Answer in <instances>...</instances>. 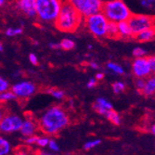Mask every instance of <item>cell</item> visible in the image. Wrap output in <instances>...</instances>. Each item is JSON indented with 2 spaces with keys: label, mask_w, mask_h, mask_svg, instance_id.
I'll use <instances>...</instances> for the list:
<instances>
[{
  "label": "cell",
  "mask_w": 155,
  "mask_h": 155,
  "mask_svg": "<svg viewBox=\"0 0 155 155\" xmlns=\"http://www.w3.org/2000/svg\"><path fill=\"white\" fill-rule=\"evenodd\" d=\"M7 114L6 108H5L3 105L0 104V122L2 121V119H3V117L5 116V114Z\"/></svg>",
  "instance_id": "74e56055"
},
{
  "label": "cell",
  "mask_w": 155,
  "mask_h": 155,
  "mask_svg": "<svg viewBox=\"0 0 155 155\" xmlns=\"http://www.w3.org/2000/svg\"><path fill=\"white\" fill-rule=\"evenodd\" d=\"M87 30L97 38L107 37V29L109 21L102 13H97L84 20Z\"/></svg>",
  "instance_id": "8992f818"
},
{
  "label": "cell",
  "mask_w": 155,
  "mask_h": 155,
  "mask_svg": "<svg viewBox=\"0 0 155 155\" xmlns=\"http://www.w3.org/2000/svg\"><path fill=\"white\" fill-rule=\"evenodd\" d=\"M29 61L33 64V65H37L39 63V61H38V58L37 56L34 53H31L29 54Z\"/></svg>",
  "instance_id": "d590c367"
},
{
  "label": "cell",
  "mask_w": 155,
  "mask_h": 155,
  "mask_svg": "<svg viewBox=\"0 0 155 155\" xmlns=\"http://www.w3.org/2000/svg\"><path fill=\"white\" fill-rule=\"evenodd\" d=\"M48 149H49L53 153H57V152H59L60 150H61L59 143L57 142V140L54 139V138H50V139H49V142H48Z\"/></svg>",
  "instance_id": "f546056e"
},
{
  "label": "cell",
  "mask_w": 155,
  "mask_h": 155,
  "mask_svg": "<svg viewBox=\"0 0 155 155\" xmlns=\"http://www.w3.org/2000/svg\"><path fill=\"white\" fill-rule=\"evenodd\" d=\"M83 18L70 1H62V6L54 24L58 30L64 33H74L81 26Z\"/></svg>",
  "instance_id": "7a4b0ae2"
},
{
  "label": "cell",
  "mask_w": 155,
  "mask_h": 155,
  "mask_svg": "<svg viewBox=\"0 0 155 155\" xmlns=\"http://www.w3.org/2000/svg\"><path fill=\"white\" fill-rule=\"evenodd\" d=\"M106 67H107L108 70H110V72L114 73V74H116L122 75V74H124V68H123L120 64H118V63H116V62L110 61V62H108V63L106 64Z\"/></svg>",
  "instance_id": "d6986e66"
},
{
  "label": "cell",
  "mask_w": 155,
  "mask_h": 155,
  "mask_svg": "<svg viewBox=\"0 0 155 155\" xmlns=\"http://www.w3.org/2000/svg\"><path fill=\"white\" fill-rule=\"evenodd\" d=\"M47 93L48 95H50L51 97H53L54 98H56V100L58 101H61L63 100V97H65V93L61 90V89H58V88H48L47 90Z\"/></svg>",
  "instance_id": "7402d4cb"
},
{
  "label": "cell",
  "mask_w": 155,
  "mask_h": 155,
  "mask_svg": "<svg viewBox=\"0 0 155 155\" xmlns=\"http://www.w3.org/2000/svg\"><path fill=\"white\" fill-rule=\"evenodd\" d=\"M150 70H151V73L153 74V75H155V55L150 56V57H147Z\"/></svg>",
  "instance_id": "e575fe53"
},
{
  "label": "cell",
  "mask_w": 155,
  "mask_h": 155,
  "mask_svg": "<svg viewBox=\"0 0 155 155\" xmlns=\"http://www.w3.org/2000/svg\"><path fill=\"white\" fill-rule=\"evenodd\" d=\"M132 55L135 57V59H138V58H144L146 57V55H147V51L142 48H140V47H137L133 49L132 51Z\"/></svg>",
  "instance_id": "f1b7e54d"
},
{
  "label": "cell",
  "mask_w": 155,
  "mask_h": 155,
  "mask_svg": "<svg viewBox=\"0 0 155 155\" xmlns=\"http://www.w3.org/2000/svg\"><path fill=\"white\" fill-rule=\"evenodd\" d=\"M111 87L114 94H120L125 89V84L122 81H116L111 84Z\"/></svg>",
  "instance_id": "484cf974"
},
{
  "label": "cell",
  "mask_w": 155,
  "mask_h": 155,
  "mask_svg": "<svg viewBox=\"0 0 155 155\" xmlns=\"http://www.w3.org/2000/svg\"><path fill=\"white\" fill-rule=\"evenodd\" d=\"M14 155H38V150L26 145L19 146L13 151Z\"/></svg>",
  "instance_id": "e0dca14e"
},
{
  "label": "cell",
  "mask_w": 155,
  "mask_h": 155,
  "mask_svg": "<svg viewBox=\"0 0 155 155\" xmlns=\"http://www.w3.org/2000/svg\"><path fill=\"white\" fill-rule=\"evenodd\" d=\"M96 103L97 105H100L101 107H102L103 109L107 110H112V104L111 102H110L107 98L105 97H97V101H96Z\"/></svg>",
  "instance_id": "d4e9b609"
},
{
  "label": "cell",
  "mask_w": 155,
  "mask_h": 155,
  "mask_svg": "<svg viewBox=\"0 0 155 155\" xmlns=\"http://www.w3.org/2000/svg\"><path fill=\"white\" fill-rule=\"evenodd\" d=\"M96 86H97V80H96L95 78L90 79V80L87 82V88H93V87H95Z\"/></svg>",
  "instance_id": "8d00e7d4"
},
{
  "label": "cell",
  "mask_w": 155,
  "mask_h": 155,
  "mask_svg": "<svg viewBox=\"0 0 155 155\" xmlns=\"http://www.w3.org/2000/svg\"><path fill=\"white\" fill-rule=\"evenodd\" d=\"M93 110H94L96 112H97L98 114H101V115H104V116H105V114H106V112L108 111L107 110L103 109V108H102V107H101L100 105H97L96 102L93 104Z\"/></svg>",
  "instance_id": "836d02e7"
},
{
  "label": "cell",
  "mask_w": 155,
  "mask_h": 155,
  "mask_svg": "<svg viewBox=\"0 0 155 155\" xmlns=\"http://www.w3.org/2000/svg\"><path fill=\"white\" fill-rule=\"evenodd\" d=\"M22 118L15 114H7L0 122V133L1 134H11L19 132L22 124Z\"/></svg>",
  "instance_id": "ba28073f"
},
{
  "label": "cell",
  "mask_w": 155,
  "mask_h": 155,
  "mask_svg": "<svg viewBox=\"0 0 155 155\" xmlns=\"http://www.w3.org/2000/svg\"><path fill=\"white\" fill-rule=\"evenodd\" d=\"M39 130L46 136H53L61 132L70 124L66 110L61 105H53L44 110L37 118Z\"/></svg>",
  "instance_id": "6da1fadb"
},
{
  "label": "cell",
  "mask_w": 155,
  "mask_h": 155,
  "mask_svg": "<svg viewBox=\"0 0 155 155\" xmlns=\"http://www.w3.org/2000/svg\"><path fill=\"white\" fill-rule=\"evenodd\" d=\"M37 138H38V136H37V135H35V136H32V137H25V138H23L24 145L29 146V147H32V146L36 145Z\"/></svg>",
  "instance_id": "1f68e13d"
},
{
  "label": "cell",
  "mask_w": 155,
  "mask_h": 155,
  "mask_svg": "<svg viewBox=\"0 0 155 155\" xmlns=\"http://www.w3.org/2000/svg\"><path fill=\"white\" fill-rule=\"evenodd\" d=\"M22 32H23V30H22L21 27H16V28L9 27L5 31V35L8 37H14V36L21 35Z\"/></svg>",
  "instance_id": "cb8c5ba5"
},
{
  "label": "cell",
  "mask_w": 155,
  "mask_h": 155,
  "mask_svg": "<svg viewBox=\"0 0 155 155\" xmlns=\"http://www.w3.org/2000/svg\"><path fill=\"white\" fill-rule=\"evenodd\" d=\"M3 49H4V48H3V45H2L1 42H0V52L3 51Z\"/></svg>",
  "instance_id": "f6af8a7d"
},
{
  "label": "cell",
  "mask_w": 155,
  "mask_h": 155,
  "mask_svg": "<svg viewBox=\"0 0 155 155\" xmlns=\"http://www.w3.org/2000/svg\"><path fill=\"white\" fill-rule=\"evenodd\" d=\"M107 36L110 38H115L118 37V28L117 23L114 22H109L108 24V29H107Z\"/></svg>",
  "instance_id": "603a6c76"
},
{
  "label": "cell",
  "mask_w": 155,
  "mask_h": 155,
  "mask_svg": "<svg viewBox=\"0 0 155 155\" xmlns=\"http://www.w3.org/2000/svg\"><path fill=\"white\" fill-rule=\"evenodd\" d=\"M15 100H16V97L12 93L11 90H8L3 93H0V104L1 105L7 102L12 101H15Z\"/></svg>",
  "instance_id": "ffe728a7"
},
{
  "label": "cell",
  "mask_w": 155,
  "mask_h": 155,
  "mask_svg": "<svg viewBox=\"0 0 155 155\" xmlns=\"http://www.w3.org/2000/svg\"><path fill=\"white\" fill-rule=\"evenodd\" d=\"M13 151L12 145L8 140L0 135V155H10Z\"/></svg>",
  "instance_id": "2e32d148"
},
{
  "label": "cell",
  "mask_w": 155,
  "mask_h": 155,
  "mask_svg": "<svg viewBox=\"0 0 155 155\" xmlns=\"http://www.w3.org/2000/svg\"><path fill=\"white\" fill-rule=\"evenodd\" d=\"M104 78V74L103 73H97V74H96V76H95V79L97 80V81H101V80H102Z\"/></svg>",
  "instance_id": "60d3db41"
},
{
  "label": "cell",
  "mask_w": 155,
  "mask_h": 155,
  "mask_svg": "<svg viewBox=\"0 0 155 155\" xmlns=\"http://www.w3.org/2000/svg\"><path fill=\"white\" fill-rule=\"evenodd\" d=\"M135 37L139 42H149V41L154 40L155 39V27L139 33Z\"/></svg>",
  "instance_id": "9a60e30c"
},
{
  "label": "cell",
  "mask_w": 155,
  "mask_h": 155,
  "mask_svg": "<svg viewBox=\"0 0 155 155\" xmlns=\"http://www.w3.org/2000/svg\"><path fill=\"white\" fill-rule=\"evenodd\" d=\"M61 6V0H35L36 18L44 22H55Z\"/></svg>",
  "instance_id": "277c9868"
},
{
  "label": "cell",
  "mask_w": 155,
  "mask_h": 155,
  "mask_svg": "<svg viewBox=\"0 0 155 155\" xmlns=\"http://www.w3.org/2000/svg\"><path fill=\"white\" fill-rule=\"evenodd\" d=\"M101 139L97 138V139H93V140H89V141L86 142L84 145V149L86 150H92L96 147H97L98 145H101Z\"/></svg>",
  "instance_id": "83f0119b"
},
{
  "label": "cell",
  "mask_w": 155,
  "mask_h": 155,
  "mask_svg": "<svg viewBox=\"0 0 155 155\" xmlns=\"http://www.w3.org/2000/svg\"><path fill=\"white\" fill-rule=\"evenodd\" d=\"M10 90L15 95L16 98H19V100H27V98L33 97L36 93L37 87L33 82L21 81L14 84L12 87H10Z\"/></svg>",
  "instance_id": "9c48e42d"
},
{
  "label": "cell",
  "mask_w": 155,
  "mask_h": 155,
  "mask_svg": "<svg viewBox=\"0 0 155 155\" xmlns=\"http://www.w3.org/2000/svg\"><path fill=\"white\" fill-rule=\"evenodd\" d=\"M5 3H6L5 0H0V8L3 7V6L5 5Z\"/></svg>",
  "instance_id": "ee69618b"
},
{
  "label": "cell",
  "mask_w": 155,
  "mask_h": 155,
  "mask_svg": "<svg viewBox=\"0 0 155 155\" xmlns=\"http://www.w3.org/2000/svg\"><path fill=\"white\" fill-rule=\"evenodd\" d=\"M38 130H39V125L37 123V120L35 119L34 117L27 116L23 118L22 124L21 126V129L19 132L25 138V137H29L32 136H35Z\"/></svg>",
  "instance_id": "8fae6325"
},
{
  "label": "cell",
  "mask_w": 155,
  "mask_h": 155,
  "mask_svg": "<svg viewBox=\"0 0 155 155\" xmlns=\"http://www.w3.org/2000/svg\"><path fill=\"white\" fill-rule=\"evenodd\" d=\"M150 130H151V133L155 136V124L151 126V128H150Z\"/></svg>",
  "instance_id": "7bdbcfd3"
},
{
  "label": "cell",
  "mask_w": 155,
  "mask_h": 155,
  "mask_svg": "<svg viewBox=\"0 0 155 155\" xmlns=\"http://www.w3.org/2000/svg\"><path fill=\"white\" fill-rule=\"evenodd\" d=\"M132 74L136 78L146 79L152 74L147 57L134 59L131 64Z\"/></svg>",
  "instance_id": "30bf717a"
},
{
  "label": "cell",
  "mask_w": 155,
  "mask_h": 155,
  "mask_svg": "<svg viewBox=\"0 0 155 155\" xmlns=\"http://www.w3.org/2000/svg\"><path fill=\"white\" fill-rule=\"evenodd\" d=\"M8 90H10L9 83L8 82V80H6L4 77L0 75V93H3Z\"/></svg>",
  "instance_id": "4dcf8cb0"
},
{
  "label": "cell",
  "mask_w": 155,
  "mask_h": 155,
  "mask_svg": "<svg viewBox=\"0 0 155 155\" xmlns=\"http://www.w3.org/2000/svg\"><path fill=\"white\" fill-rule=\"evenodd\" d=\"M118 28V36L124 37V38H129L134 36L131 31V28L127 21H123L117 23Z\"/></svg>",
  "instance_id": "5bb4252c"
},
{
  "label": "cell",
  "mask_w": 155,
  "mask_h": 155,
  "mask_svg": "<svg viewBox=\"0 0 155 155\" xmlns=\"http://www.w3.org/2000/svg\"><path fill=\"white\" fill-rule=\"evenodd\" d=\"M38 155H59V154L49 152V151H46V150H40V151H38Z\"/></svg>",
  "instance_id": "ab89813d"
},
{
  "label": "cell",
  "mask_w": 155,
  "mask_h": 155,
  "mask_svg": "<svg viewBox=\"0 0 155 155\" xmlns=\"http://www.w3.org/2000/svg\"><path fill=\"white\" fill-rule=\"evenodd\" d=\"M49 139H50V137H49L48 136H46V135L38 136L37 142H36V145H35V146H37V147H39V148H46V147H48V145Z\"/></svg>",
  "instance_id": "4316f807"
},
{
  "label": "cell",
  "mask_w": 155,
  "mask_h": 155,
  "mask_svg": "<svg viewBox=\"0 0 155 155\" xmlns=\"http://www.w3.org/2000/svg\"><path fill=\"white\" fill-rule=\"evenodd\" d=\"M101 13L109 22L119 23L128 21L132 16V11L125 2L122 0H110L103 3Z\"/></svg>",
  "instance_id": "3957f363"
},
{
  "label": "cell",
  "mask_w": 155,
  "mask_h": 155,
  "mask_svg": "<svg viewBox=\"0 0 155 155\" xmlns=\"http://www.w3.org/2000/svg\"><path fill=\"white\" fill-rule=\"evenodd\" d=\"M16 7L21 12L24 13L27 17H36L35 0H19V1L16 2Z\"/></svg>",
  "instance_id": "7c38bea8"
},
{
  "label": "cell",
  "mask_w": 155,
  "mask_h": 155,
  "mask_svg": "<svg viewBox=\"0 0 155 155\" xmlns=\"http://www.w3.org/2000/svg\"><path fill=\"white\" fill-rule=\"evenodd\" d=\"M89 66H90L92 69H94V70H97L98 68H100L98 64H97V62H95V61H91V62L89 63Z\"/></svg>",
  "instance_id": "b9f144b4"
},
{
  "label": "cell",
  "mask_w": 155,
  "mask_h": 155,
  "mask_svg": "<svg viewBox=\"0 0 155 155\" xmlns=\"http://www.w3.org/2000/svg\"><path fill=\"white\" fill-rule=\"evenodd\" d=\"M60 47L61 49L63 50H72L75 48V43H74V41L72 40V39H70V38H64L61 41V43H60Z\"/></svg>",
  "instance_id": "44dd1931"
},
{
  "label": "cell",
  "mask_w": 155,
  "mask_h": 155,
  "mask_svg": "<svg viewBox=\"0 0 155 155\" xmlns=\"http://www.w3.org/2000/svg\"><path fill=\"white\" fill-rule=\"evenodd\" d=\"M70 3L84 20L95 14L101 13L104 1H101V0H71Z\"/></svg>",
  "instance_id": "5b68a950"
},
{
  "label": "cell",
  "mask_w": 155,
  "mask_h": 155,
  "mask_svg": "<svg viewBox=\"0 0 155 155\" xmlns=\"http://www.w3.org/2000/svg\"><path fill=\"white\" fill-rule=\"evenodd\" d=\"M105 117L114 124L115 125H120L121 124V122H122V119H121V116L118 112H116L115 110H108L105 114Z\"/></svg>",
  "instance_id": "ac0fdd59"
},
{
  "label": "cell",
  "mask_w": 155,
  "mask_h": 155,
  "mask_svg": "<svg viewBox=\"0 0 155 155\" xmlns=\"http://www.w3.org/2000/svg\"><path fill=\"white\" fill-rule=\"evenodd\" d=\"M127 22L135 36L145 30L155 27V19L145 14H132Z\"/></svg>",
  "instance_id": "52a82bcc"
},
{
  "label": "cell",
  "mask_w": 155,
  "mask_h": 155,
  "mask_svg": "<svg viewBox=\"0 0 155 155\" xmlns=\"http://www.w3.org/2000/svg\"><path fill=\"white\" fill-rule=\"evenodd\" d=\"M141 93L145 96L155 95V75L151 74L145 79V86Z\"/></svg>",
  "instance_id": "4fadbf2b"
},
{
  "label": "cell",
  "mask_w": 155,
  "mask_h": 155,
  "mask_svg": "<svg viewBox=\"0 0 155 155\" xmlns=\"http://www.w3.org/2000/svg\"><path fill=\"white\" fill-rule=\"evenodd\" d=\"M144 86H145V79H142V78H136L135 80V87L141 92L144 88Z\"/></svg>",
  "instance_id": "d6a6232c"
},
{
  "label": "cell",
  "mask_w": 155,
  "mask_h": 155,
  "mask_svg": "<svg viewBox=\"0 0 155 155\" xmlns=\"http://www.w3.org/2000/svg\"><path fill=\"white\" fill-rule=\"evenodd\" d=\"M48 46H49V48H50L51 49H54V50H58V49L61 48L60 43H49Z\"/></svg>",
  "instance_id": "f35d334b"
}]
</instances>
